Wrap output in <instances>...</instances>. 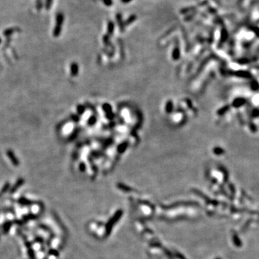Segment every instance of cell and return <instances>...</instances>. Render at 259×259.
I'll return each mask as SVG.
<instances>
[{
  "label": "cell",
  "mask_w": 259,
  "mask_h": 259,
  "mask_svg": "<svg viewBox=\"0 0 259 259\" xmlns=\"http://www.w3.org/2000/svg\"><path fill=\"white\" fill-rule=\"evenodd\" d=\"M245 103H246V100H245L244 99L240 98V99H237V100H235V101L233 102V104L234 107H241V106H242V105L244 104Z\"/></svg>",
  "instance_id": "5b68a950"
},
{
  "label": "cell",
  "mask_w": 259,
  "mask_h": 259,
  "mask_svg": "<svg viewBox=\"0 0 259 259\" xmlns=\"http://www.w3.org/2000/svg\"><path fill=\"white\" fill-rule=\"evenodd\" d=\"M24 181H24V179H19L18 181L16 182V183H15V186H14L12 188V189H11V193L15 192V191H16V190L18 189L19 187H20V186H21L22 185H23V183H24Z\"/></svg>",
  "instance_id": "3957f363"
},
{
  "label": "cell",
  "mask_w": 259,
  "mask_h": 259,
  "mask_svg": "<svg viewBox=\"0 0 259 259\" xmlns=\"http://www.w3.org/2000/svg\"><path fill=\"white\" fill-rule=\"evenodd\" d=\"M120 1H122V3H124V4H128V3L130 2V1H133V0H120Z\"/></svg>",
  "instance_id": "2e32d148"
},
{
  "label": "cell",
  "mask_w": 259,
  "mask_h": 259,
  "mask_svg": "<svg viewBox=\"0 0 259 259\" xmlns=\"http://www.w3.org/2000/svg\"><path fill=\"white\" fill-rule=\"evenodd\" d=\"M64 21V14L61 13V12L58 13L57 15H56V27H55L54 32H53L55 36H59V34H60L61 30V26H62Z\"/></svg>",
  "instance_id": "6da1fadb"
},
{
  "label": "cell",
  "mask_w": 259,
  "mask_h": 259,
  "mask_svg": "<svg viewBox=\"0 0 259 259\" xmlns=\"http://www.w3.org/2000/svg\"><path fill=\"white\" fill-rule=\"evenodd\" d=\"M42 2H41V1H40V0H38V1H37V8L38 9H40L42 7Z\"/></svg>",
  "instance_id": "9a60e30c"
},
{
  "label": "cell",
  "mask_w": 259,
  "mask_h": 259,
  "mask_svg": "<svg viewBox=\"0 0 259 259\" xmlns=\"http://www.w3.org/2000/svg\"><path fill=\"white\" fill-rule=\"evenodd\" d=\"M227 32H226L225 30L223 29V30H222V38H221L222 41H224V40L227 38Z\"/></svg>",
  "instance_id": "7c38bea8"
},
{
  "label": "cell",
  "mask_w": 259,
  "mask_h": 259,
  "mask_svg": "<svg viewBox=\"0 0 259 259\" xmlns=\"http://www.w3.org/2000/svg\"><path fill=\"white\" fill-rule=\"evenodd\" d=\"M217 259H221V258H217Z\"/></svg>",
  "instance_id": "d6986e66"
},
{
  "label": "cell",
  "mask_w": 259,
  "mask_h": 259,
  "mask_svg": "<svg viewBox=\"0 0 259 259\" xmlns=\"http://www.w3.org/2000/svg\"><path fill=\"white\" fill-rule=\"evenodd\" d=\"M102 2L107 7H111L113 4L112 0H102Z\"/></svg>",
  "instance_id": "30bf717a"
},
{
  "label": "cell",
  "mask_w": 259,
  "mask_h": 259,
  "mask_svg": "<svg viewBox=\"0 0 259 259\" xmlns=\"http://www.w3.org/2000/svg\"><path fill=\"white\" fill-rule=\"evenodd\" d=\"M1 38H0V43H1Z\"/></svg>",
  "instance_id": "ac0fdd59"
},
{
  "label": "cell",
  "mask_w": 259,
  "mask_h": 259,
  "mask_svg": "<svg viewBox=\"0 0 259 259\" xmlns=\"http://www.w3.org/2000/svg\"><path fill=\"white\" fill-rule=\"evenodd\" d=\"M52 4H53V0H46V1H45V8L49 9L51 7Z\"/></svg>",
  "instance_id": "8fae6325"
},
{
  "label": "cell",
  "mask_w": 259,
  "mask_h": 259,
  "mask_svg": "<svg viewBox=\"0 0 259 259\" xmlns=\"http://www.w3.org/2000/svg\"><path fill=\"white\" fill-rule=\"evenodd\" d=\"M116 19H117V21L118 23L119 26H120V30L124 29V25H125V23H123V20H122V15L120 13H117L116 15Z\"/></svg>",
  "instance_id": "277c9868"
},
{
  "label": "cell",
  "mask_w": 259,
  "mask_h": 259,
  "mask_svg": "<svg viewBox=\"0 0 259 259\" xmlns=\"http://www.w3.org/2000/svg\"><path fill=\"white\" fill-rule=\"evenodd\" d=\"M113 29H114V23H113L112 21H109L108 22V31L112 33L113 32Z\"/></svg>",
  "instance_id": "ba28073f"
},
{
  "label": "cell",
  "mask_w": 259,
  "mask_h": 259,
  "mask_svg": "<svg viewBox=\"0 0 259 259\" xmlns=\"http://www.w3.org/2000/svg\"><path fill=\"white\" fill-rule=\"evenodd\" d=\"M9 183H6L5 185H4V188H3L2 189V192H4V191H7V189H8V188H9Z\"/></svg>",
  "instance_id": "5bb4252c"
},
{
  "label": "cell",
  "mask_w": 259,
  "mask_h": 259,
  "mask_svg": "<svg viewBox=\"0 0 259 259\" xmlns=\"http://www.w3.org/2000/svg\"><path fill=\"white\" fill-rule=\"evenodd\" d=\"M214 153L217 155H220L224 153V151L222 148H220V147H215V148L214 149Z\"/></svg>",
  "instance_id": "9c48e42d"
},
{
  "label": "cell",
  "mask_w": 259,
  "mask_h": 259,
  "mask_svg": "<svg viewBox=\"0 0 259 259\" xmlns=\"http://www.w3.org/2000/svg\"><path fill=\"white\" fill-rule=\"evenodd\" d=\"M7 156H8V158H9V160L11 161V162L12 163V164H13L14 166H19V164H20V161H19V159L17 158L16 155H15V154L14 153V152L12 151V150H7Z\"/></svg>",
  "instance_id": "7a4b0ae2"
},
{
  "label": "cell",
  "mask_w": 259,
  "mask_h": 259,
  "mask_svg": "<svg viewBox=\"0 0 259 259\" xmlns=\"http://www.w3.org/2000/svg\"><path fill=\"white\" fill-rule=\"evenodd\" d=\"M136 19H137V16H136L135 15H130V16L129 17H128V18L126 20V21H125V25H129L132 24V23H133V22L135 21Z\"/></svg>",
  "instance_id": "8992f818"
},
{
  "label": "cell",
  "mask_w": 259,
  "mask_h": 259,
  "mask_svg": "<svg viewBox=\"0 0 259 259\" xmlns=\"http://www.w3.org/2000/svg\"><path fill=\"white\" fill-rule=\"evenodd\" d=\"M15 30H14V29H9V30H6V31H4V35H10L11 33H13L14 32H15Z\"/></svg>",
  "instance_id": "4fadbf2b"
},
{
  "label": "cell",
  "mask_w": 259,
  "mask_h": 259,
  "mask_svg": "<svg viewBox=\"0 0 259 259\" xmlns=\"http://www.w3.org/2000/svg\"><path fill=\"white\" fill-rule=\"evenodd\" d=\"M251 129L252 130V131H254V132L256 130V128H255V126L254 125H251Z\"/></svg>",
  "instance_id": "e0dca14e"
},
{
  "label": "cell",
  "mask_w": 259,
  "mask_h": 259,
  "mask_svg": "<svg viewBox=\"0 0 259 259\" xmlns=\"http://www.w3.org/2000/svg\"><path fill=\"white\" fill-rule=\"evenodd\" d=\"M228 109H229V106L228 105H227V106H225V107H222V109H219V111H218V114H223L224 113H225L226 112H227V110H228Z\"/></svg>",
  "instance_id": "52a82bcc"
}]
</instances>
